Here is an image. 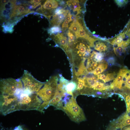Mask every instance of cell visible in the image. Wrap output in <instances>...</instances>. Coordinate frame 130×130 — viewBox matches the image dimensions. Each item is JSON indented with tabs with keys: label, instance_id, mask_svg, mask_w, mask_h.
<instances>
[{
	"label": "cell",
	"instance_id": "1",
	"mask_svg": "<svg viewBox=\"0 0 130 130\" xmlns=\"http://www.w3.org/2000/svg\"><path fill=\"white\" fill-rule=\"evenodd\" d=\"M63 98L55 109L63 111L71 121L76 123L85 121L84 113L78 104L76 98L70 95Z\"/></svg>",
	"mask_w": 130,
	"mask_h": 130
},
{
	"label": "cell",
	"instance_id": "2",
	"mask_svg": "<svg viewBox=\"0 0 130 130\" xmlns=\"http://www.w3.org/2000/svg\"><path fill=\"white\" fill-rule=\"evenodd\" d=\"M58 77H51L36 94L42 102L50 101L54 97L57 90Z\"/></svg>",
	"mask_w": 130,
	"mask_h": 130
},
{
	"label": "cell",
	"instance_id": "3",
	"mask_svg": "<svg viewBox=\"0 0 130 130\" xmlns=\"http://www.w3.org/2000/svg\"><path fill=\"white\" fill-rule=\"evenodd\" d=\"M23 88L20 78H8L0 80V94H13L16 93L19 89Z\"/></svg>",
	"mask_w": 130,
	"mask_h": 130
},
{
	"label": "cell",
	"instance_id": "4",
	"mask_svg": "<svg viewBox=\"0 0 130 130\" xmlns=\"http://www.w3.org/2000/svg\"><path fill=\"white\" fill-rule=\"evenodd\" d=\"M20 79L23 84L24 89L32 93L36 94L45 83L37 80L26 70H24Z\"/></svg>",
	"mask_w": 130,
	"mask_h": 130
},
{
	"label": "cell",
	"instance_id": "5",
	"mask_svg": "<svg viewBox=\"0 0 130 130\" xmlns=\"http://www.w3.org/2000/svg\"><path fill=\"white\" fill-rule=\"evenodd\" d=\"M129 70L125 68L121 69L113 82L110 85V89H113L116 88L119 89H122L124 78Z\"/></svg>",
	"mask_w": 130,
	"mask_h": 130
},
{
	"label": "cell",
	"instance_id": "6",
	"mask_svg": "<svg viewBox=\"0 0 130 130\" xmlns=\"http://www.w3.org/2000/svg\"><path fill=\"white\" fill-rule=\"evenodd\" d=\"M53 38L54 40L57 44L56 45L60 46L66 54L70 50L67 37L63 33H59L54 35Z\"/></svg>",
	"mask_w": 130,
	"mask_h": 130
},
{
	"label": "cell",
	"instance_id": "7",
	"mask_svg": "<svg viewBox=\"0 0 130 130\" xmlns=\"http://www.w3.org/2000/svg\"><path fill=\"white\" fill-rule=\"evenodd\" d=\"M69 12L68 9H64L63 12L61 14L59 15L55 14L53 16L52 18L50 21L51 25L59 26L63 22L67 13Z\"/></svg>",
	"mask_w": 130,
	"mask_h": 130
},
{
	"label": "cell",
	"instance_id": "8",
	"mask_svg": "<svg viewBox=\"0 0 130 130\" xmlns=\"http://www.w3.org/2000/svg\"><path fill=\"white\" fill-rule=\"evenodd\" d=\"M66 3L70 9L72 10L74 13L73 14L77 15L80 13L81 10L79 1L78 0H69Z\"/></svg>",
	"mask_w": 130,
	"mask_h": 130
},
{
	"label": "cell",
	"instance_id": "9",
	"mask_svg": "<svg viewBox=\"0 0 130 130\" xmlns=\"http://www.w3.org/2000/svg\"><path fill=\"white\" fill-rule=\"evenodd\" d=\"M99 39H98L95 42L94 47L96 50L103 53L108 50V45L105 41Z\"/></svg>",
	"mask_w": 130,
	"mask_h": 130
},
{
	"label": "cell",
	"instance_id": "10",
	"mask_svg": "<svg viewBox=\"0 0 130 130\" xmlns=\"http://www.w3.org/2000/svg\"><path fill=\"white\" fill-rule=\"evenodd\" d=\"M62 99V97L60 93L57 89L54 97L50 101L49 106H52L56 108Z\"/></svg>",
	"mask_w": 130,
	"mask_h": 130
},
{
	"label": "cell",
	"instance_id": "11",
	"mask_svg": "<svg viewBox=\"0 0 130 130\" xmlns=\"http://www.w3.org/2000/svg\"><path fill=\"white\" fill-rule=\"evenodd\" d=\"M58 1L55 0H46L44 2L42 6V9L47 10L55 9L58 6Z\"/></svg>",
	"mask_w": 130,
	"mask_h": 130
},
{
	"label": "cell",
	"instance_id": "12",
	"mask_svg": "<svg viewBox=\"0 0 130 130\" xmlns=\"http://www.w3.org/2000/svg\"><path fill=\"white\" fill-rule=\"evenodd\" d=\"M107 63L103 60L92 73L95 75L97 76L101 74L104 71L107 69Z\"/></svg>",
	"mask_w": 130,
	"mask_h": 130
},
{
	"label": "cell",
	"instance_id": "13",
	"mask_svg": "<svg viewBox=\"0 0 130 130\" xmlns=\"http://www.w3.org/2000/svg\"><path fill=\"white\" fill-rule=\"evenodd\" d=\"M104 56V54L103 53L93 51L91 53L90 58L93 61L100 63L103 60Z\"/></svg>",
	"mask_w": 130,
	"mask_h": 130
},
{
	"label": "cell",
	"instance_id": "14",
	"mask_svg": "<svg viewBox=\"0 0 130 130\" xmlns=\"http://www.w3.org/2000/svg\"><path fill=\"white\" fill-rule=\"evenodd\" d=\"M79 20L75 22H72L69 27V30L75 35L77 33L80 27L82 26Z\"/></svg>",
	"mask_w": 130,
	"mask_h": 130
},
{
	"label": "cell",
	"instance_id": "15",
	"mask_svg": "<svg viewBox=\"0 0 130 130\" xmlns=\"http://www.w3.org/2000/svg\"><path fill=\"white\" fill-rule=\"evenodd\" d=\"M110 86L105 85L104 84L97 82L96 85L93 88L94 91H103L110 89Z\"/></svg>",
	"mask_w": 130,
	"mask_h": 130
},
{
	"label": "cell",
	"instance_id": "16",
	"mask_svg": "<svg viewBox=\"0 0 130 130\" xmlns=\"http://www.w3.org/2000/svg\"><path fill=\"white\" fill-rule=\"evenodd\" d=\"M61 29L59 26L55 25L49 28L48 30V33L51 35L58 34L61 32Z\"/></svg>",
	"mask_w": 130,
	"mask_h": 130
},
{
	"label": "cell",
	"instance_id": "17",
	"mask_svg": "<svg viewBox=\"0 0 130 130\" xmlns=\"http://www.w3.org/2000/svg\"><path fill=\"white\" fill-rule=\"evenodd\" d=\"M70 30H69L67 32V35L68 37V44H72L76 40L75 36Z\"/></svg>",
	"mask_w": 130,
	"mask_h": 130
},
{
	"label": "cell",
	"instance_id": "18",
	"mask_svg": "<svg viewBox=\"0 0 130 130\" xmlns=\"http://www.w3.org/2000/svg\"><path fill=\"white\" fill-rule=\"evenodd\" d=\"M6 25L3 26V31L5 32H13V25L12 24L9 23H8Z\"/></svg>",
	"mask_w": 130,
	"mask_h": 130
},
{
	"label": "cell",
	"instance_id": "19",
	"mask_svg": "<svg viewBox=\"0 0 130 130\" xmlns=\"http://www.w3.org/2000/svg\"><path fill=\"white\" fill-rule=\"evenodd\" d=\"M116 3L120 7H123L127 4L129 1L128 0H115Z\"/></svg>",
	"mask_w": 130,
	"mask_h": 130
},
{
	"label": "cell",
	"instance_id": "20",
	"mask_svg": "<svg viewBox=\"0 0 130 130\" xmlns=\"http://www.w3.org/2000/svg\"><path fill=\"white\" fill-rule=\"evenodd\" d=\"M65 7L63 8V7L59 6L54 11L55 15H59L62 13L63 12Z\"/></svg>",
	"mask_w": 130,
	"mask_h": 130
},
{
	"label": "cell",
	"instance_id": "21",
	"mask_svg": "<svg viewBox=\"0 0 130 130\" xmlns=\"http://www.w3.org/2000/svg\"><path fill=\"white\" fill-rule=\"evenodd\" d=\"M69 22V21L65 20L63 22L62 25V31L63 32H64L68 27Z\"/></svg>",
	"mask_w": 130,
	"mask_h": 130
},
{
	"label": "cell",
	"instance_id": "22",
	"mask_svg": "<svg viewBox=\"0 0 130 130\" xmlns=\"http://www.w3.org/2000/svg\"><path fill=\"white\" fill-rule=\"evenodd\" d=\"M107 64L110 66L113 65L115 63V59L113 57H109L107 60Z\"/></svg>",
	"mask_w": 130,
	"mask_h": 130
},
{
	"label": "cell",
	"instance_id": "23",
	"mask_svg": "<svg viewBox=\"0 0 130 130\" xmlns=\"http://www.w3.org/2000/svg\"><path fill=\"white\" fill-rule=\"evenodd\" d=\"M125 84L124 88L125 87L130 91V74L128 77Z\"/></svg>",
	"mask_w": 130,
	"mask_h": 130
},
{
	"label": "cell",
	"instance_id": "24",
	"mask_svg": "<svg viewBox=\"0 0 130 130\" xmlns=\"http://www.w3.org/2000/svg\"><path fill=\"white\" fill-rule=\"evenodd\" d=\"M65 20L69 21V22H70L72 21V15L70 12L66 16Z\"/></svg>",
	"mask_w": 130,
	"mask_h": 130
},
{
	"label": "cell",
	"instance_id": "25",
	"mask_svg": "<svg viewBox=\"0 0 130 130\" xmlns=\"http://www.w3.org/2000/svg\"><path fill=\"white\" fill-rule=\"evenodd\" d=\"M121 130H130V125L124 127Z\"/></svg>",
	"mask_w": 130,
	"mask_h": 130
},
{
	"label": "cell",
	"instance_id": "26",
	"mask_svg": "<svg viewBox=\"0 0 130 130\" xmlns=\"http://www.w3.org/2000/svg\"><path fill=\"white\" fill-rule=\"evenodd\" d=\"M59 4L61 6H64V5H65V2L63 0L60 1H59Z\"/></svg>",
	"mask_w": 130,
	"mask_h": 130
}]
</instances>
